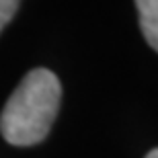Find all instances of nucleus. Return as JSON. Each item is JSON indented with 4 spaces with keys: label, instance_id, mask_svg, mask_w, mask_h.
Returning <instances> with one entry per match:
<instances>
[{
    "label": "nucleus",
    "instance_id": "2",
    "mask_svg": "<svg viewBox=\"0 0 158 158\" xmlns=\"http://www.w3.org/2000/svg\"><path fill=\"white\" fill-rule=\"evenodd\" d=\"M140 27L148 45L158 53V0H135Z\"/></svg>",
    "mask_w": 158,
    "mask_h": 158
},
{
    "label": "nucleus",
    "instance_id": "4",
    "mask_svg": "<svg viewBox=\"0 0 158 158\" xmlns=\"http://www.w3.org/2000/svg\"><path fill=\"white\" fill-rule=\"evenodd\" d=\"M146 158H158V148H154V150H150V152L146 154Z\"/></svg>",
    "mask_w": 158,
    "mask_h": 158
},
{
    "label": "nucleus",
    "instance_id": "3",
    "mask_svg": "<svg viewBox=\"0 0 158 158\" xmlns=\"http://www.w3.org/2000/svg\"><path fill=\"white\" fill-rule=\"evenodd\" d=\"M19 4H21V0H0V33L15 17Z\"/></svg>",
    "mask_w": 158,
    "mask_h": 158
},
{
    "label": "nucleus",
    "instance_id": "1",
    "mask_svg": "<svg viewBox=\"0 0 158 158\" xmlns=\"http://www.w3.org/2000/svg\"><path fill=\"white\" fill-rule=\"evenodd\" d=\"M62 84L47 68L31 70L19 82L0 113V134L10 146L43 142L60 111Z\"/></svg>",
    "mask_w": 158,
    "mask_h": 158
}]
</instances>
